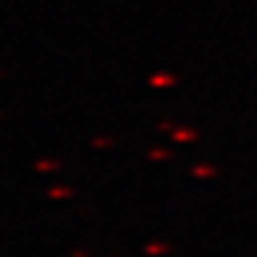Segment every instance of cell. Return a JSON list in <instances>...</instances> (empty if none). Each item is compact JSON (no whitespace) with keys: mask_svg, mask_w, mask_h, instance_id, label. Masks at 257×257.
<instances>
[{"mask_svg":"<svg viewBox=\"0 0 257 257\" xmlns=\"http://www.w3.org/2000/svg\"><path fill=\"white\" fill-rule=\"evenodd\" d=\"M176 81H179V79H176L169 69H157V72H153L150 79H148V83H150L153 88H172V86H176Z\"/></svg>","mask_w":257,"mask_h":257,"instance_id":"obj_1","label":"cell"},{"mask_svg":"<svg viewBox=\"0 0 257 257\" xmlns=\"http://www.w3.org/2000/svg\"><path fill=\"white\" fill-rule=\"evenodd\" d=\"M195 138H198V131L191 126H181V124H179V126L172 131V141H174V143H193Z\"/></svg>","mask_w":257,"mask_h":257,"instance_id":"obj_2","label":"cell"},{"mask_svg":"<svg viewBox=\"0 0 257 257\" xmlns=\"http://www.w3.org/2000/svg\"><path fill=\"white\" fill-rule=\"evenodd\" d=\"M169 250H172V245L165 243V240H150V243L143 245V252H146L148 257H162V255H167Z\"/></svg>","mask_w":257,"mask_h":257,"instance_id":"obj_3","label":"cell"},{"mask_svg":"<svg viewBox=\"0 0 257 257\" xmlns=\"http://www.w3.org/2000/svg\"><path fill=\"white\" fill-rule=\"evenodd\" d=\"M74 191L72 188H67V186H50L48 188V198L50 200H67V198H72Z\"/></svg>","mask_w":257,"mask_h":257,"instance_id":"obj_4","label":"cell"},{"mask_svg":"<svg viewBox=\"0 0 257 257\" xmlns=\"http://www.w3.org/2000/svg\"><path fill=\"white\" fill-rule=\"evenodd\" d=\"M169 157H172V153L162 146H155V148L148 150V160H150V162H165V160H169Z\"/></svg>","mask_w":257,"mask_h":257,"instance_id":"obj_5","label":"cell"},{"mask_svg":"<svg viewBox=\"0 0 257 257\" xmlns=\"http://www.w3.org/2000/svg\"><path fill=\"white\" fill-rule=\"evenodd\" d=\"M34 167H36V172H55V169H60V162H55V160H38Z\"/></svg>","mask_w":257,"mask_h":257,"instance_id":"obj_6","label":"cell"},{"mask_svg":"<svg viewBox=\"0 0 257 257\" xmlns=\"http://www.w3.org/2000/svg\"><path fill=\"white\" fill-rule=\"evenodd\" d=\"M217 172L214 167H210V165H195L193 167V176H198V179H205V176H212Z\"/></svg>","mask_w":257,"mask_h":257,"instance_id":"obj_7","label":"cell"},{"mask_svg":"<svg viewBox=\"0 0 257 257\" xmlns=\"http://www.w3.org/2000/svg\"><path fill=\"white\" fill-rule=\"evenodd\" d=\"M91 146H93V148H110V146H112V138L98 136V138H93V141H91Z\"/></svg>","mask_w":257,"mask_h":257,"instance_id":"obj_8","label":"cell"},{"mask_svg":"<svg viewBox=\"0 0 257 257\" xmlns=\"http://www.w3.org/2000/svg\"><path fill=\"white\" fill-rule=\"evenodd\" d=\"M176 126H179V124H174V121H160V124H157L160 131H174Z\"/></svg>","mask_w":257,"mask_h":257,"instance_id":"obj_9","label":"cell"},{"mask_svg":"<svg viewBox=\"0 0 257 257\" xmlns=\"http://www.w3.org/2000/svg\"><path fill=\"white\" fill-rule=\"evenodd\" d=\"M88 255H91L88 250H72V255L69 257H88Z\"/></svg>","mask_w":257,"mask_h":257,"instance_id":"obj_10","label":"cell"}]
</instances>
